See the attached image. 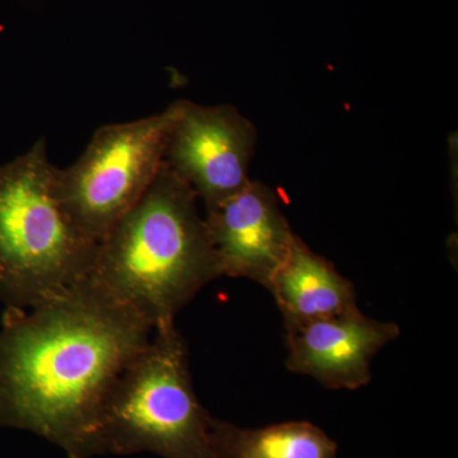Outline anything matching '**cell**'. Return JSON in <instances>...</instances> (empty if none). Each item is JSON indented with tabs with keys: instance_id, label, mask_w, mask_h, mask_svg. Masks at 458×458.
<instances>
[{
	"instance_id": "cell-6",
	"label": "cell",
	"mask_w": 458,
	"mask_h": 458,
	"mask_svg": "<svg viewBox=\"0 0 458 458\" xmlns=\"http://www.w3.org/2000/svg\"><path fill=\"white\" fill-rule=\"evenodd\" d=\"M256 141L254 123L236 107L203 106L180 99L165 164L188 183L208 210L249 183Z\"/></svg>"
},
{
	"instance_id": "cell-10",
	"label": "cell",
	"mask_w": 458,
	"mask_h": 458,
	"mask_svg": "<svg viewBox=\"0 0 458 458\" xmlns=\"http://www.w3.org/2000/svg\"><path fill=\"white\" fill-rule=\"evenodd\" d=\"M210 441L216 458H336L337 445L309 421L245 429L212 418Z\"/></svg>"
},
{
	"instance_id": "cell-3",
	"label": "cell",
	"mask_w": 458,
	"mask_h": 458,
	"mask_svg": "<svg viewBox=\"0 0 458 458\" xmlns=\"http://www.w3.org/2000/svg\"><path fill=\"white\" fill-rule=\"evenodd\" d=\"M47 141L0 165V301L30 309L89 276L98 243L60 203Z\"/></svg>"
},
{
	"instance_id": "cell-4",
	"label": "cell",
	"mask_w": 458,
	"mask_h": 458,
	"mask_svg": "<svg viewBox=\"0 0 458 458\" xmlns=\"http://www.w3.org/2000/svg\"><path fill=\"white\" fill-rule=\"evenodd\" d=\"M212 418L195 394L185 340L174 322L162 325L111 388L89 458L140 452L162 458H216Z\"/></svg>"
},
{
	"instance_id": "cell-7",
	"label": "cell",
	"mask_w": 458,
	"mask_h": 458,
	"mask_svg": "<svg viewBox=\"0 0 458 458\" xmlns=\"http://www.w3.org/2000/svg\"><path fill=\"white\" fill-rule=\"evenodd\" d=\"M222 276L254 280L265 288L291 254L292 231L276 192L260 181L249 183L205 214Z\"/></svg>"
},
{
	"instance_id": "cell-5",
	"label": "cell",
	"mask_w": 458,
	"mask_h": 458,
	"mask_svg": "<svg viewBox=\"0 0 458 458\" xmlns=\"http://www.w3.org/2000/svg\"><path fill=\"white\" fill-rule=\"evenodd\" d=\"M179 113L177 99L162 113L102 125L73 165L56 167L60 203L90 240L101 242L150 188Z\"/></svg>"
},
{
	"instance_id": "cell-1",
	"label": "cell",
	"mask_w": 458,
	"mask_h": 458,
	"mask_svg": "<svg viewBox=\"0 0 458 458\" xmlns=\"http://www.w3.org/2000/svg\"><path fill=\"white\" fill-rule=\"evenodd\" d=\"M155 328L89 279L30 309L7 307L0 426L38 434L68 458H89L105 400Z\"/></svg>"
},
{
	"instance_id": "cell-8",
	"label": "cell",
	"mask_w": 458,
	"mask_h": 458,
	"mask_svg": "<svg viewBox=\"0 0 458 458\" xmlns=\"http://www.w3.org/2000/svg\"><path fill=\"white\" fill-rule=\"evenodd\" d=\"M399 336V325L358 309L286 330V367L331 390H358L372 379L377 352Z\"/></svg>"
},
{
	"instance_id": "cell-9",
	"label": "cell",
	"mask_w": 458,
	"mask_h": 458,
	"mask_svg": "<svg viewBox=\"0 0 458 458\" xmlns=\"http://www.w3.org/2000/svg\"><path fill=\"white\" fill-rule=\"evenodd\" d=\"M285 330L358 310L354 285L300 236L267 286Z\"/></svg>"
},
{
	"instance_id": "cell-2",
	"label": "cell",
	"mask_w": 458,
	"mask_h": 458,
	"mask_svg": "<svg viewBox=\"0 0 458 458\" xmlns=\"http://www.w3.org/2000/svg\"><path fill=\"white\" fill-rule=\"evenodd\" d=\"M198 200L165 164L98 243L87 279L153 327L174 324L205 285L222 276Z\"/></svg>"
}]
</instances>
